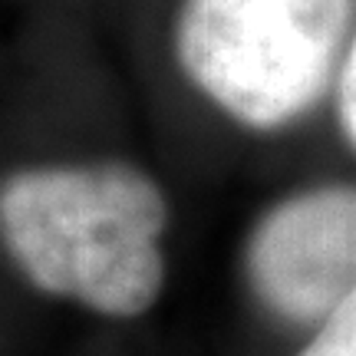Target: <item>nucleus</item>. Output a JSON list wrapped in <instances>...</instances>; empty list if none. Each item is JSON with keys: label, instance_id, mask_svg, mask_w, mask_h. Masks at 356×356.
Masks as SVG:
<instances>
[{"label": "nucleus", "instance_id": "2", "mask_svg": "<svg viewBox=\"0 0 356 356\" xmlns=\"http://www.w3.org/2000/svg\"><path fill=\"white\" fill-rule=\"evenodd\" d=\"M356 0H185L181 70L241 126H291L340 76Z\"/></svg>", "mask_w": 356, "mask_h": 356}, {"label": "nucleus", "instance_id": "1", "mask_svg": "<svg viewBox=\"0 0 356 356\" xmlns=\"http://www.w3.org/2000/svg\"><path fill=\"white\" fill-rule=\"evenodd\" d=\"M165 198L129 165H50L0 188V238L30 284L102 317L159 300Z\"/></svg>", "mask_w": 356, "mask_h": 356}, {"label": "nucleus", "instance_id": "4", "mask_svg": "<svg viewBox=\"0 0 356 356\" xmlns=\"http://www.w3.org/2000/svg\"><path fill=\"white\" fill-rule=\"evenodd\" d=\"M297 356H356V293L333 307Z\"/></svg>", "mask_w": 356, "mask_h": 356}, {"label": "nucleus", "instance_id": "3", "mask_svg": "<svg viewBox=\"0 0 356 356\" xmlns=\"http://www.w3.org/2000/svg\"><path fill=\"white\" fill-rule=\"evenodd\" d=\"M248 277L277 317L320 323L356 293V188L327 185L274 204L248 241Z\"/></svg>", "mask_w": 356, "mask_h": 356}, {"label": "nucleus", "instance_id": "5", "mask_svg": "<svg viewBox=\"0 0 356 356\" xmlns=\"http://www.w3.org/2000/svg\"><path fill=\"white\" fill-rule=\"evenodd\" d=\"M337 115H340L343 139L356 149V26L350 43H346L340 76H337Z\"/></svg>", "mask_w": 356, "mask_h": 356}]
</instances>
